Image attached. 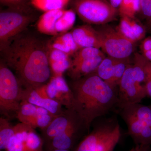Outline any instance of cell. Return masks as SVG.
Instances as JSON below:
<instances>
[{
  "label": "cell",
  "mask_w": 151,
  "mask_h": 151,
  "mask_svg": "<svg viewBox=\"0 0 151 151\" xmlns=\"http://www.w3.org/2000/svg\"><path fill=\"white\" fill-rule=\"evenodd\" d=\"M105 54L78 63L71 64L67 70V74L73 80H77L95 72L105 58Z\"/></svg>",
  "instance_id": "obj_17"
},
{
  "label": "cell",
  "mask_w": 151,
  "mask_h": 151,
  "mask_svg": "<svg viewBox=\"0 0 151 151\" xmlns=\"http://www.w3.org/2000/svg\"><path fill=\"white\" fill-rule=\"evenodd\" d=\"M79 120L80 119L74 110L72 108L66 109L63 113L57 116L47 127L42 129L44 139L46 142L50 141Z\"/></svg>",
  "instance_id": "obj_9"
},
{
  "label": "cell",
  "mask_w": 151,
  "mask_h": 151,
  "mask_svg": "<svg viewBox=\"0 0 151 151\" xmlns=\"http://www.w3.org/2000/svg\"><path fill=\"white\" fill-rule=\"evenodd\" d=\"M73 9L88 24L105 25L113 21L119 12L107 0H73Z\"/></svg>",
  "instance_id": "obj_4"
},
{
  "label": "cell",
  "mask_w": 151,
  "mask_h": 151,
  "mask_svg": "<svg viewBox=\"0 0 151 151\" xmlns=\"http://www.w3.org/2000/svg\"><path fill=\"white\" fill-rule=\"evenodd\" d=\"M122 1L123 0H108V1L112 6L116 9L119 7Z\"/></svg>",
  "instance_id": "obj_38"
},
{
  "label": "cell",
  "mask_w": 151,
  "mask_h": 151,
  "mask_svg": "<svg viewBox=\"0 0 151 151\" xmlns=\"http://www.w3.org/2000/svg\"><path fill=\"white\" fill-rule=\"evenodd\" d=\"M43 146V141L35 130L30 132L24 142L25 151H45Z\"/></svg>",
  "instance_id": "obj_28"
},
{
  "label": "cell",
  "mask_w": 151,
  "mask_h": 151,
  "mask_svg": "<svg viewBox=\"0 0 151 151\" xmlns=\"http://www.w3.org/2000/svg\"><path fill=\"white\" fill-rule=\"evenodd\" d=\"M134 60L132 75L138 82L144 85L151 76V63L138 52L135 53Z\"/></svg>",
  "instance_id": "obj_20"
},
{
  "label": "cell",
  "mask_w": 151,
  "mask_h": 151,
  "mask_svg": "<svg viewBox=\"0 0 151 151\" xmlns=\"http://www.w3.org/2000/svg\"><path fill=\"white\" fill-rule=\"evenodd\" d=\"M49 62L50 63L59 61L70 58V56L61 50L51 48L48 46Z\"/></svg>",
  "instance_id": "obj_32"
},
{
  "label": "cell",
  "mask_w": 151,
  "mask_h": 151,
  "mask_svg": "<svg viewBox=\"0 0 151 151\" xmlns=\"http://www.w3.org/2000/svg\"><path fill=\"white\" fill-rule=\"evenodd\" d=\"M83 129H86L80 120L75 122L65 132L46 142L47 151L56 149L70 150L80 137Z\"/></svg>",
  "instance_id": "obj_11"
},
{
  "label": "cell",
  "mask_w": 151,
  "mask_h": 151,
  "mask_svg": "<svg viewBox=\"0 0 151 151\" xmlns=\"http://www.w3.org/2000/svg\"><path fill=\"white\" fill-rule=\"evenodd\" d=\"M146 27L147 30L151 31V18L147 20V25H146Z\"/></svg>",
  "instance_id": "obj_39"
},
{
  "label": "cell",
  "mask_w": 151,
  "mask_h": 151,
  "mask_svg": "<svg viewBox=\"0 0 151 151\" xmlns=\"http://www.w3.org/2000/svg\"><path fill=\"white\" fill-rule=\"evenodd\" d=\"M47 84H45L34 89H35L38 94L40 97L45 98V99H50L47 94Z\"/></svg>",
  "instance_id": "obj_35"
},
{
  "label": "cell",
  "mask_w": 151,
  "mask_h": 151,
  "mask_svg": "<svg viewBox=\"0 0 151 151\" xmlns=\"http://www.w3.org/2000/svg\"><path fill=\"white\" fill-rule=\"evenodd\" d=\"M69 86L73 94L72 109L86 129H89L95 119L117 107L118 89L113 88L94 72L73 80Z\"/></svg>",
  "instance_id": "obj_2"
},
{
  "label": "cell",
  "mask_w": 151,
  "mask_h": 151,
  "mask_svg": "<svg viewBox=\"0 0 151 151\" xmlns=\"http://www.w3.org/2000/svg\"><path fill=\"white\" fill-rule=\"evenodd\" d=\"M9 119L2 116L0 118V150H5L9 142L14 136V126L10 123Z\"/></svg>",
  "instance_id": "obj_23"
},
{
  "label": "cell",
  "mask_w": 151,
  "mask_h": 151,
  "mask_svg": "<svg viewBox=\"0 0 151 151\" xmlns=\"http://www.w3.org/2000/svg\"><path fill=\"white\" fill-rule=\"evenodd\" d=\"M101 49L108 56L119 59H128L134 52V44L108 26L98 30Z\"/></svg>",
  "instance_id": "obj_6"
},
{
  "label": "cell",
  "mask_w": 151,
  "mask_h": 151,
  "mask_svg": "<svg viewBox=\"0 0 151 151\" xmlns=\"http://www.w3.org/2000/svg\"><path fill=\"white\" fill-rule=\"evenodd\" d=\"M121 136L120 125L118 124L114 129L101 141L96 151H113Z\"/></svg>",
  "instance_id": "obj_22"
},
{
  "label": "cell",
  "mask_w": 151,
  "mask_h": 151,
  "mask_svg": "<svg viewBox=\"0 0 151 151\" xmlns=\"http://www.w3.org/2000/svg\"><path fill=\"white\" fill-rule=\"evenodd\" d=\"M33 6L42 12L62 9L70 0H30Z\"/></svg>",
  "instance_id": "obj_24"
},
{
  "label": "cell",
  "mask_w": 151,
  "mask_h": 151,
  "mask_svg": "<svg viewBox=\"0 0 151 151\" xmlns=\"http://www.w3.org/2000/svg\"><path fill=\"white\" fill-rule=\"evenodd\" d=\"M118 89L119 101L117 107L125 104L140 103L147 97L145 86L138 82L132 75L131 64L125 70Z\"/></svg>",
  "instance_id": "obj_7"
},
{
  "label": "cell",
  "mask_w": 151,
  "mask_h": 151,
  "mask_svg": "<svg viewBox=\"0 0 151 151\" xmlns=\"http://www.w3.org/2000/svg\"><path fill=\"white\" fill-rule=\"evenodd\" d=\"M47 85L50 99L58 102L66 109L72 108L73 94L69 84L62 76H54Z\"/></svg>",
  "instance_id": "obj_10"
},
{
  "label": "cell",
  "mask_w": 151,
  "mask_h": 151,
  "mask_svg": "<svg viewBox=\"0 0 151 151\" xmlns=\"http://www.w3.org/2000/svg\"><path fill=\"white\" fill-rule=\"evenodd\" d=\"M150 145H137L129 151H150Z\"/></svg>",
  "instance_id": "obj_36"
},
{
  "label": "cell",
  "mask_w": 151,
  "mask_h": 151,
  "mask_svg": "<svg viewBox=\"0 0 151 151\" xmlns=\"http://www.w3.org/2000/svg\"><path fill=\"white\" fill-rule=\"evenodd\" d=\"M56 116L45 108L37 106L35 118L32 127L34 129L40 128L41 130L43 129L48 126Z\"/></svg>",
  "instance_id": "obj_25"
},
{
  "label": "cell",
  "mask_w": 151,
  "mask_h": 151,
  "mask_svg": "<svg viewBox=\"0 0 151 151\" xmlns=\"http://www.w3.org/2000/svg\"><path fill=\"white\" fill-rule=\"evenodd\" d=\"M141 13L147 20L151 18V0H141Z\"/></svg>",
  "instance_id": "obj_34"
},
{
  "label": "cell",
  "mask_w": 151,
  "mask_h": 151,
  "mask_svg": "<svg viewBox=\"0 0 151 151\" xmlns=\"http://www.w3.org/2000/svg\"><path fill=\"white\" fill-rule=\"evenodd\" d=\"M120 115L128 127V134L136 145H151V127L132 116Z\"/></svg>",
  "instance_id": "obj_12"
},
{
  "label": "cell",
  "mask_w": 151,
  "mask_h": 151,
  "mask_svg": "<svg viewBox=\"0 0 151 151\" xmlns=\"http://www.w3.org/2000/svg\"><path fill=\"white\" fill-rule=\"evenodd\" d=\"M22 33L2 52L5 62L15 70L22 86L35 89L46 84L51 76L48 46L35 37Z\"/></svg>",
  "instance_id": "obj_1"
},
{
  "label": "cell",
  "mask_w": 151,
  "mask_h": 151,
  "mask_svg": "<svg viewBox=\"0 0 151 151\" xmlns=\"http://www.w3.org/2000/svg\"><path fill=\"white\" fill-rule=\"evenodd\" d=\"M140 4L141 0H123L118 10L119 15L135 18L140 11Z\"/></svg>",
  "instance_id": "obj_26"
},
{
  "label": "cell",
  "mask_w": 151,
  "mask_h": 151,
  "mask_svg": "<svg viewBox=\"0 0 151 151\" xmlns=\"http://www.w3.org/2000/svg\"><path fill=\"white\" fill-rule=\"evenodd\" d=\"M52 151H70V150H62V149H56Z\"/></svg>",
  "instance_id": "obj_40"
},
{
  "label": "cell",
  "mask_w": 151,
  "mask_h": 151,
  "mask_svg": "<svg viewBox=\"0 0 151 151\" xmlns=\"http://www.w3.org/2000/svg\"><path fill=\"white\" fill-rule=\"evenodd\" d=\"M33 13L8 9L0 13V49L2 51L12 40L23 32L35 19Z\"/></svg>",
  "instance_id": "obj_5"
},
{
  "label": "cell",
  "mask_w": 151,
  "mask_h": 151,
  "mask_svg": "<svg viewBox=\"0 0 151 151\" xmlns=\"http://www.w3.org/2000/svg\"><path fill=\"white\" fill-rule=\"evenodd\" d=\"M27 101L33 105L45 108L53 115H60L63 113L62 105L55 100L40 97L35 89L32 88L23 89L22 101Z\"/></svg>",
  "instance_id": "obj_16"
},
{
  "label": "cell",
  "mask_w": 151,
  "mask_h": 151,
  "mask_svg": "<svg viewBox=\"0 0 151 151\" xmlns=\"http://www.w3.org/2000/svg\"><path fill=\"white\" fill-rule=\"evenodd\" d=\"M0 2L9 9L28 13H33L30 0H0Z\"/></svg>",
  "instance_id": "obj_29"
},
{
  "label": "cell",
  "mask_w": 151,
  "mask_h": 151,
  "mask_svg": "<svg viewBox=\"0 0 151 151\" xmlns=\"http://www.w3.org/2000/svg\"><path fill=\"white\" fill-rule=\"evenodd\" d=\"M76 43L80 48L93 47L101 48L100 34L89 24L80 26L71 32Z\"/></svg>",
  "instance_id": "obj_15"
},
{
  "label": "cell",
  "mask_w": 151,
  "mask_h": 151,
  "mask_svg": "<svg viewBox=\"0 0 151 151\" xmlns=\"http://www.w3.org/2000/svg\"><path fill=\"white\" fill-rule=\"evenodd\" d=\"M117 124L109 121L96 127L79 143L75 151H96L101 141L114 129Z\"/></svg>",
  "instance_id": "obj_14"
},
{
  "label": "cell",
  "mask_w": 151,
  "mask_h": 151,
  "mask_svg": "<svg viewBox=\"0 0 151 151\" xmlns=\"http://www.w3.org/2000/svg\"><path fill=\"white\" fill-rule=\"evenodd\" d=\"M37 106L27 101L23 100L21 103L17 118L21 123L32 127L35 118Z\"/></svg>",
  "instance_id": "obj_21"
},
{
  "label": "cell",
  "mask_w": 151,
  "mask_h": 151,
  "mask_svg": "<svg viewBox=\"0 0 151 151\" xmlns=\"http://www.w3.org/2000/svg\"><path fill=\"white\" fill-rule=\"evenodd\" d=\"M65 9L54 10L45 12L37 23V28L40 32L50 35H56L55 24L58 18L64 13Z\"/></svg>",
  "instance_id": "obj_19"
},
{
  "label": "cell",
  "mask_w": 151,
  "mask_h": 151,
  "mask_svg": "<svg viewBox=\"0 0 151 151\" xmlns=\"http://www.w3.org/2000/svg\"><path fill=\"white\" fill-rule=\"evenodd\" d=\"M140 47L141 54L151 63V36L145 38L142 40Z\"/></svg>",
  "instance_id": "obj_33"
},
{
  "label": "cell",
  "mask_w": 151,
  "mask_h": 151,
  "mask_svg": "<svg viewBox=\"0 0 151 151\" xmlns=\"http://www.w3.org/2000/svg\"><path fill=\"white\" fill-rule=\"evenodd\" d=\"M104 54L100 49L96 47H84L80 49L71 59V64H76L83 60L91 59Z\"/></svg>",
  "instance_id": "obj_27"
},
{
  "label": "cell",
  "mask_w": 151,
  "mask_h": 151,
  "mask_svg": "<svg viewBox=\"0 0 151 151\" xmlns=\"http://www.w3.org/2000/svg\"><path fill=\"white\" fill-rule=\"evenodd\" d=\"M130 64L128 59H119L106 57L94 73L113 88L118 89L120 80Z\"/></svg>",
  "instance_id": "obj_8"
},
{
  "label": "cell",
  "mask_w": 151,
  "mask_h": 151,
  "mask_svg": "<svg viewBox=\"0 0 151 151\" xmlns=\"http://www.w3.org/2000/svg\"><path fill=\"white\" fill-rule=\"evenodd\" d=\"M27 137L20 134H15L11 139L6 151H25L24 142Z\"/></svg>",
  "instance_id": "obj_30"
},
{
  "label": "cell",
  "mask_w": 151,
  "mask_h": 151,
  "mask_svg": "<svg viewBox=\"0 0 151 151\" xmlns=\"http://www.w3.org/2000/svg\"><path fill=\"white\" fill-rule=\"evenodd\" d=\"M122 35L133 43L142 40L145 38L147 28L146 27L135 18L122 16L120 22L116 28Z\"/></svg>",
  "instance_id": "obj_13"
},
{
  "label": "cell",
  "mask_w": 151,
  "mask_h": 151,
  "mask_svg": "<svg viewBox=\"0 0 151 151\" xmlns=\"http://www.w3.org/2000/svg\"><path fill=\"white\" fill-rule=\"evenodd\" d=\"M145 89L147 97L151 100V76L144 84Z\"/></svg>",
  "instance_id": "obj_37"
},
{
  "label": "cell",
  "mask_w": 151,
  "mask_h": 151,
  "mask_svg": "<svg viewBox=\"0 0 151 151\" xmlns=\"http://www.w3.org/2000/svg\"><path fill=\"white\" fill-rule=\"evenodd\" d=\"M5 61L0 63V112L9 119L17 118L23 88Z\"/></svg>",
  "instance_id": "obj_3"
},
{
  "label": "cell",
  "mask_w": 151,
  "mask_h": 151,
  "mask_svg": "<svg viewBox=\"0 0 151 151\" xmlns=\"http://www.w3.org/2000/svg\"><path fill=\"white\" fill-rule=\"evenodd\" d=\"M71 63L70 58L55 61L49 63L52 72L54 76H62L63 73L67 71Z\"/></svg>",
  "instance_id": "obj_31"
},
{
  "label": "cell",
  "mask_w": 151,
  "mask_h": 151,
  "mask_svg": "<svg viewBox=\"0 0 151 151\" xmlns=\"http://www.w3.org/2000/svg\"><path fill=\"white\" fill-rule=\"evenodd\" d=\"M117 107L119 108V114L132 116L151 127V105L131 103L119 105Z\"/></svg>",
  "instance_id": "obj_18"
}]
</instances>
